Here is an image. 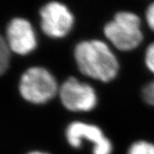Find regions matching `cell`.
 <instances>
[{
	"instance_id": "7",
	"label": "cell",
	"mask_w": 154,
	"mask_h": 154,
	"mask_svg": "<svg viewBox=\"0 0 154 154\" xmlns=\"http://www.w3.org/2000/svg\"><path fill=\"white\" fill-rule=\"evenodd\" d=\"M6 42L11 51L19 55H27L37 46L36 34L28 20L15 17L6 29Z\"/></svg>"
},
{
	"instance_id": "12",
	"label": "cell",
	"mask_w": 154,
	"mask_h": 154,
	"mask_svg": "<svg viewBox=\"0 0 154 154\" xmlns=\"http://www.w3.org/2000/svg\"><path fill=\"white\" fill-rule=\"evenodd\" d=\"M146 20L149 28L154 30V2L148 6L146 12Z\"/></svg>"
},
{
	"instance_id": "8",
	"label": "cell",
	"mask_w": 154,
	"mask_h": 154,
	"mask_svg": "<svg viewBox=\"0 0 154 154\" xmlns=\"http://www.w3.org/2000/svg\"><path fill=\"white\" fill-rule=\"evenodd\" d=\"M11 51L6 42L5 38L2 36L0 39V73L1 75H4L5 72L9 68Z\"/></svg>"
},
{
	"instance_id": "13",
	"label": "cell",
	"mask_w": 154,
	"mask_h": 154,
	"mask_svg": "<svg viewBox=\"0 0 154 154\" xmlns=\"http://www.w3.org/2000/svg\"><path fill=\"white\" fill-rule=\"evenodd\" d=\"M28 154H48L47 152H40V151H33V152H30Z\"/></svg>"
},
{
	"instance_id": "6",
	"label": "cell",
	"mask_w": 154,
	"mask_h": 154,
	"mask_svg": "<svg viewBox=\"0 0 154 154\" xmlns=\"http://www.w3.org/2000/svg\"><path fill=\"white\" fill-rule=\"evenodd\" d=\"M65 136L69 144L79 148L82 140H87L94 144V154H111L112 144L99 127L83 122H73L67 127Z\"/></svg>"
},
{
	"instance_id": "9",
	"label": "cell",
	"mask_w": 154,
	"mask_h": 154,
	"mask_svg": "<svg viewBox=\"0 0 154 154\" xmlns=\"http://www.w3.org/2000/svg\"><path fill=\"white\" fill-rule=\"evenodd\" d=\"M127 154H154V145L146 140H139L130 146Z\"/></svg>"
},
{
	"instance_id": "3",
	"label": "cell",
	"mask_w": 154,
	"mask_h": 154,
	"mask_svg": "<svg viewBox=\"0 0 154 154\" xmlns=\"http://www.w3.org/2000/svg\"><path fill=\"white\" fill-rule=\"evenodd\" d=\"M19 92L23 99L33 104H45L59 92L53 75L43 67L28 69L21 76Z\"/></svg>"
},
{
	"instance_id": "4",
	"label": "cell",
	"mask_w": 154,
	"mask_h": 154,
	"mask_svg": "<svg viewBox=\"0 0 154 154\" xmlns=\"http://www.w3.org/2000/svg\"><path fill=\"white\" fill-rule=\"evenodd\" d=\"M63 105L71 111H89L97 105L98 99L93 87L81 82L75 77L68 78L59 88Z\"/></svg>"
},
{
	"instance_id": "1",
	"label": "cell",
	"mask_w": 154,
	"mask_h": 154,
	"mask_svg": "<svg viewBox=\"0 0 154 154\" xmlns=\"http://www.w3.org/2000/svg\"><path fill=\"white\" fill-rule=\"evenodd\" d=\"M74 57L81 73L94 80L108 82L117 75V58L109 45L102 40L91 39L78 43Z\"/></svg>"
},
{
	"instance_id": "5",
	"label": "cell",
	"mask_w": 154,
	"mask_h": 154,
	"mask_svg": "<svg viewBox=\"0 0 154 154\" xmlns=\"http://www.w3.org/2000/svg\"><path fill=\"white\" fill-rule=\"evenodd\" d=\"M40 26L45 35L59 38L66 36L74 25V16L69 9L60 2H49L39 11Z\"/></svg>"
},
{
	"instance_id": "11",
	"label": "cell",
	"mask_w": 154,
	"mask_h": 154,
	"mask_svg": "<svg viewBox=\"0 0 154 154\" xmlns=\"http://www.w3.org/2000/svg\"><path fill=\"white\" fill-rule=\"evenodd\" d=\"M143 99L147 104L154 106V80L143 88Z\"/></svg>"
},
{
	"instance_id": "10",
	"label": "cell",
	"mask_w": 154,
	"mask_h": 154,
	"mask_svg": "<svg viewBox=\"0 0 154 154\" xmlns=\"http://www.w3.org/2000/svg\"><path fill=\"white\" fill-rule=\"evenodd\" d=\"M145 63L149 70L154 74V42L146 47L145 53Z\"/></svg>"
},
{
	"instance_id": "2",
	"label": "cell",
	"mask_w": 154,
	"mask_h": 154,
	"mask_svg": "<svg viewBox=\"0 0 154 154\" xmlns=\"http://www.w3.org/2000/svg\"><path fill=\"white\" fill-rule=\"evenodd\" d=\"M140 18L130 11H120L104 28L105 37L116 49L128 51L137 48L143 39Z\"/></svg>"
}]
</instances>
